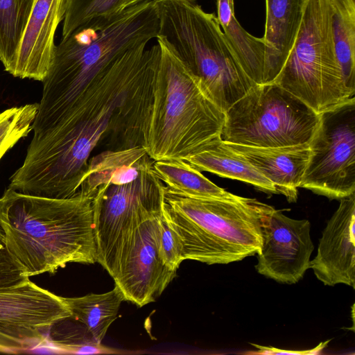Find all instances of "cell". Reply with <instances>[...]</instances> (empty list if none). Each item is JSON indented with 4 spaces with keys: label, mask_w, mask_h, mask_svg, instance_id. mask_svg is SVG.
I'll use <instances>...</instances> for the list:
<instances>
[{
    "label": "cell",
    "mask_w": 355,
    "mask_h": 355,
    "mask_svg": "<svg viewBox=\"0 0 355 355\" xmlns=\"http://www.w3.org/2000/svg\"><path fill=\"white\" fill-rule=\"evenodd\" d=\"M93 200L79 190L70 198H51L6 189L0 228L28 277L54 273L69 263L96 262Z\"/></svg>",
    "instance_id": "1"
},
{
    "label": "cell",
    "mask_w": 355,
    "mask_h": 355,
    "mask_svg": "<svg viewBox=\"0 0 355 355\" xmlns=\"http://www.w3.org/2000/svg\"><path fill=\"white\" fill-rule=\"evenodd\" d=\"M156 39L160 58L143 146L154 161H187L220 135L225 115L199 79Z\"/></svg>",
    "instance_id": "2"
},
{
    "label": "cell",
    "mask_w": 355,
    "mask_h": 355,
    "mask_svg": "<svg viewBox=\"0 0 355 355\" xmlns=\"http://www.w3.org/2000/svg\"><path fill=\"white\" fill-rule=\"evenodd\" d=\"M270 207L254 198H194L163 188L162 213L180 239L183 261L227 264L257 254L261 218Z\"/></svg>",
    "instance_id": "3"
},
{
    "label": "cell",
    "mask_w": 355,
    "mask_h": 355,
    "mask_svg": "<svg viewBox=\"0 0 355 355\" xmlns=\"http://www.w3.org/2000/svg\"><path fill=\"white\" fill-rule=\"evenodd\" d=\"M161 39L225 112L256 84L239 63L217 17L193 0H153Z\"/></svg>",
    "instance_id": "4"
},
{
    "label": "cell",
    "mask_w": 355,
    "mask_h": 355,
    "mask_svg": "<svg viewBox=\"0 0 355 355\" xmlns=\"http://www.w3.org/2000/svg\"><path fill=\"white\" fill-rule=\"evenodd\" d=\"M273 83L318 114L352 98L336 55L331 0H306L295 42Z\"/></svg>",
    "instance_id": "5"
},
{
    "label": "cell",
    "mask_w": 355,
    "mask_h": 355,
    "mask_svg": "<svg viewBox=\"0 0 355 355\" xmlns=\"http://www.w3.org/2000/svg\"><path fill=\"white\" fill-rule=\"evenodd\" d=\"M225 115L221 139L256 147L309 144L319 122V114L274 83L255 85Z\"/></svg>",
    "instance_id": "6"
},
{
    "label": "cell",
    "mask_w": 355,
    "mask_h": 355,
    "mask_svg": "<svg viewBox=\"0 0 355 355\" xmlns=\"http://www.w3.org/2000/svg\"><path fill=\"white\" fill-rule=\"evenodd\" d=\"M300 187L331 199L355 193V97L319 114Z\"/></svg>",
    "instance_id": "7"
},
{
    "label": "cell",
    "mask_w": 355,
    "mask_h": 355,
    "mask_svg": "<svg viewBox=\"0 0 355 355\" xmlns=\"http://www.w3.org/2000/svg\"><path fill=\"white\" fill-rule=\"evenodd\" d=\"M164 183L153 165L132 182L112 184L93 200L96 262L107 269L121 240L137 225L162 211Z\"/></svg>",
    "instance_id": "8"
},
{
    "label": "cell",
    "mask_w": 355,
    "mask_h": 355,
    "mask_svg": "<svg viewBox=\"0 0 355 355\" xmlns=\"http://www.w3.org/2000/svg\"><path fill=\"white\" fill-rule=\"evenodd\" d=\"M161 214L150 216L127 234L106 270L125 300L139 307L154 302L176 275L159 257Z\"/></svg>",
    "instance_id": "9"
},
{
    "label": "cell",
    "mask_w": 355,
    "mask_h": 355,
    "mask_svg": "<svg viewBox=\"0 0 355 355\" xmlns=\"http://www.w3.org/2000/svg\"><path fill=\"white\" fill-rule=\"evenodd\" d=\"M71 316L62 297L30 279L0 288V352L17 353L38 346L55 324Z\"/></svg>",
    "instance_id": "10"
},
{
    "label": "cell",
    "mask_w": 355,
    "mask_h": 355,
    "mask_svg": "<svg viewBox=\"0 0 355 355\" xmlns=\"http://www.w3.org/2000/svg\"><path fill=\"white\" fill-rule=\"evenodd\" d=\"M308 220H296L272 207L261 218L257 272L276 282L295 284L309 268L313 250Z\"/></svg>",
    "instance_id": "11"
},
{
    "label": "cell",
    "mask_w": 355,
    "mask_h": 355,
    "mask_svg": "<svg viewBox=\"0 0 355 355\" xmlns=\"http://www.w3.org/2000/svg\"><path fill=\"white\" fill-rule=\"evenodd\" d=\"M327 223L309 268L327 286L355 288V193L343 198Z\"/></svg>",
    "instance_id": "12"
},
{
    "label": "cell",
    "mask_w": 355,
    "mask_h": 355,
    "mask_svg": "<svg viewBox=\"0 0 355 355\" xmlns=\"http://www.w3.org/2000/svg\"><path fill=\"white\" fill-rule=\"evenodd\" d=\"M67 0H35L18 51L15 77L44 80L55 47L54 36L64 19Z\"/></svg>",
    "instance_id": "13"
},
{
    "label": "cell",
    "mask_w": 355,
    "mask_h": 355,
    "mask_svg": "<svg viewBox=\"0 0 355 355\" xmlns=\"http://www.w3.org/2000/svg\"><path fill=\"white\" fill-rule=\"evenodd\" d=\"M274 185L277 193L296 202L309 157V144L280 147H256L224 141Z\"/></svg>",
    "instance_id": "14"
},
{
    "label": "cell",
    "mask_w": 355,
    "mask_h": 355,
    "mask_svg": "<svg viewBox=\"0 0 355 355\" xmlns=\"http://www.w3.org/2000/svg\"><path fill=\"white\" fill-rule=\"evenodd\" d=\"M306 0H266V84L279 74L298 35Z\"/></svg>",
    "instance_id": "15"
},
{
    "label": "cell",
    "mask_w": 355,
    "mask_h": 355,
    "mask_svg": "<svg viewBox=\"0 0 355 355\" xmlns=\"http://www.w3.org/2000/svg\"><path fill=\"white\" fill-rule=\"evenodd\" d=\"M153 162L143 146L105 150L89 158L79 191L94 198L110 185L134 181Z\"/></svg>",
    "instance_id": "16"
},
{
    "label": "cell",
    "mask_w": 355,
    "mask_h": 355,
    "mask_svg": "<svg viewBox=\"0 0 355 355\" xmlns=\"http://www.w3.org/2000/svg\"><path fill=\"white\" fill-rule=\"evenodd\" d=\"M200 171L250 184L258 189L277 193L273 184L241 155L228 147L218 135L187 160Z\"/></svg>",
    "instance_id": "17"
},
{
    "label": "cell",
    "mask_w": 355,
    "mask_h": 355,
    "mask_svg": "<svg viewBox=\"0 0 355 355\" xmlns=\"http://www.w3.org/2000/svg\"><path fill=\"white\" fill-rule=\"evenodd\" d=\"M217 19L239 63L256 84H266V44L248 33L235 17L230 0H216Z\"/></svg>",
    "instance_id": "18"
},
{
    "label": "cell",
    "mask_w": 355,
    "mask_h": 355,
    "mask_svg": "<svg viewBox=\"0 0 355 355\" xmlns=\"http://www.w3.org/2000/svg\"><path fill=\"white\" fill-rule=\"evenodd\" d=\"M71 316L83 323L93 340L101 343L111 324L115 320L123 301L121 290L116 286L106 293H89L82 297H63Z\"/></svg>",
    "instance_id": "19"
},
{
    "label": "cell",
    "mask_w": 355,
    "mask_h": 355,
    "mask_svg": "<svg viewBox=\"0 0 355 355\" xmlns=\"http://www.w3.org/2000/svg\"><path fill=\"white\" fill-rule=\"evenodd\" d=\"M153 169L169 190L187 197L234 199L238 196L214 184L185 160L154 161Z\"/></svg>",
    "instance_id": "20"
},
{
    "label": "cell",
    "mask_w": 355,
    "mask_h": 355,
    "mask_svg": "<svg viewBox=\"0 0 355 355\" xmlns=\"http://www.w3.org/2000/svg\"><path fill=\"white\" fill-rule=\"evenodd\" d=\"M335 52L345 87L355 93V0H331Z\"/></svg>",
    "instance_id": "21"
},
{
    "label": "cell",
    "mask_w": 355,
    "mask_h": 355,
    "mask_svg": "<svg viewBox=\"0 0 355 355\" xmlns=\"http://www.w3.org/2000/svg\"><path fill=\"white\" fill-rule=\"evenodd\" d=\"M35 1L0 0V60L12 75Z\"/></svg>",
    "instance_id": "22"
},
{
    "label": "cell",
    "mask_w": 355,
    "mask_h": 355,
    "mask_svg": "<svg viewBox=\"0 0 355 355\" xmlns=\"http://www.w3.org/2000/svg\"><path fill=\"white\" fill-rule=\"evenodd\" d=\"M38 103L14 107L0 113V159L32 130Z\"/></svg>",
    "instance_id": "23"
},
{
    "label": "cell",
    "mask_w": 355,
    "mask_h": 355,
    "mask_svg": "<svg viewBox=\"0 0 355 355\" xmlns=\"http://www.w3.org/2000/svg\"><path fill=\"white\" fill-rule=\"evenodd\" d=\"M124 0H67L62 38L92 18L123 10Z\"/></svg>",
    "instance_id": "24"
},
{
    "label": "cell",
    "mask_w": 355,
    "mask_h": 355,
    "mask_svg": "<svg viewBox=\"0 0 355 355\" xmlns=\"http://www.w3.org/2000/svg\"><path fill=\"white\" fill-rule=\"evenodd\" d=\"M159 253L163 263L171 270L176 272L183 261L182 245L175 231L164 219L162 213L159 220Z\"/></svg>",
    "instance_id": "25"
},
{
    "label": "cell",
    "mask_w": 355,
    "mask_h": 355,
    "mask_svg": "<svg viewBox=\"0 0 355 355\" xmlns=\"http://www.w3.org/2000/svg\"><path fill=\"white\" fill-rule=\"evenodd\" d=\"M29 280L21 264L7 249L0 237V288L21 285Z\"/></svg>",
    "instance_id": "26"
},
{
    "label": "cell",
    "mask_w": 355,
    "mask_h": 355,
    "mask_svg": "<svg viewBox=\"0 0 355 355\" xmlns=\"http://www.w3.org/2000/svg\"><path fill=\"white\" fill-rule=\"evenodd\" d=\"M57 345L62 350L78 354H112L115 352L93 340V342H86L78 344H69L64 342H57Z\"/></svg>",
    "instance_id": "27"
},
{
    "label": "cell",
    "mask_w": 355,
    "mask_h": 355,
    "mask_svg": "<svg viewBox=\"0 0 355 355\" xmlns=\"http://www.w3.org/2000/svg\"><path fill=\"white\" fill-rule=\"evenodd\" d=\"M330 340L324 343H320L317 347L313 349L306 350V351H285L271 347H263L258 345L257 344H252L253 346L258 349V351L254 352L255 354H318L320 351L324 349Z\"/></svg>",
    "instance_id": "28"
},
{
    "label": "cell",
    "mask_w": 355,
    "mask_h": 355,
    "mask_svg": "<svg viewBox=\"0 0 355 355\" xmlns=\"http://www.w3.org/2000/svg\"><path fill=\"white\" fill-rule=\"evenodd\" d=\"M143 1L144 0H124L123 9Z\"/></svg>",
    "instance_id": "29"
},
{
    "label": "cell",
    "mask_w": 355,
    "mask_h": 355,
    "mask_svg": "<svg viewBox=\"0 0 355 355\" xmlns=\"http://www.w3.org/2000/svg\"><path fill=\"white\" fill-rule=\"evenodd\" d=\"M230 5L234 8V0H230Z\"/></svg>",
    "instance_id": "30"
},
{
    "label": "cell",
    "mask_w": 355,
    "mask_h": 355,
    "mask_svg": "<svg viewBox=\"0 0 355 355\" xmlns=\"http://www.w3.org/2000/svg\"><path fill=\"white\" fill-rule=\"evenodd\" d=\"M0 237H3L4 238L3 232H2L1 230V228H0Z\"/></svg>",
    "instance_id": "31"
}]
</instances>
